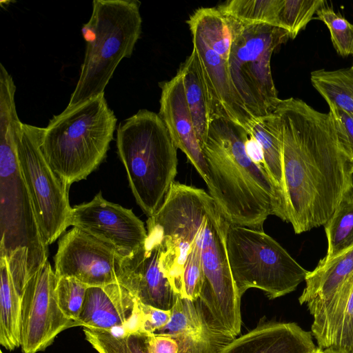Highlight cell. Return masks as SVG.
<instances>
[{
    "label": "cell",
    "instance_id": "obj_1",
    "mask_svg": "<svg viewBox=\"0 0 353 353\" xmlns=\"http://www.w3.org/2000/svg\"><path fill=\"white\" fill-rule=\"evenodd\" d=\"M283 170L288 222L296 234L324 225L353 185L351 163L332 118L299 99H281Z\"/></svg>",
    "mask_w": 353,
    "mask_h": 353
},
{
    "label": "cell",
    "instance_id": "obj_2",
    "mask_svg": "<svg viewBox=\"0 0 353 353\" xmlns=\"http://www.w3.org/2000/svg\"><path fill=\"white\" fill-rule=\"evenodd\" d=\"M246 130L229 120H211L201 148L208 194L231 225L262 230L270 215L288 222L287 207L265 170L248 155Z\"/></svg>",
    "mask_w": 353,
    "mask_h": 353
},
{
    "label": "cell",
    "instance_id": "obj_3",
    "mask_svg": "<svg viewBox=\"0 0 353 353\" xmlns=\"http://www.w3.org/2000/svg\"><path fill=\"white\" fill-rule=\"evenodd\" d=\"M19 120L14 98L0 100V258L5 259L19 294L48 261L33 203L16 152Z\"/></svg>",
    "mask_w": 353,
    "mask_h": 353
},
{
    "label": "cell",
    "instance_id": "obj_4",
    "mask_svg": "<svg viewBox=\"0 0 353 353\" xmlns=\"http://www.w3.org/2000/svg\"><path fill=\"white\" fill-rule=\"evenodd\" d=\"M117 120L103 94L66 107L43 128L41 150L68 188L86 179L104 160Z\"/></svg>",
    "mask_w": 353,
    "mask_h": 353
},
{
    "label": "cell",
    "instance_id": "obj_5",
    "mask_svg": "<svg viewBox=\"0 0 353 353\" xmlns=\"http://www.w3.org/2000/svg\"><path fill=\"white\" fill-rule=\"evenodd\" d=\"M117 146L137 203L150 217L174 182L178 148L159 114L148 110L119 125Z\"/></svg>",
    "mask_w": 353,
    "mask_h": 353
},
{
    "label": "cell",
    "instance_id": "obj_6",
    "mask_svg": "<svg viewBox=\"0 0 353 353\" xmlns=\"http://www.w3.org/2000/svg\"><path fill=\"white\" fill-rule=\"evenodd\" d=\"M141 2L94 0L81 32L86 42L79 78L67 107L104 94L119 63L130 57L141 33Z\"/></svg>",
    "mask_w": 353,
    "mask_h": 353
},
{
    "label": "cell",
    "instance_id": "obj_7",
    "mask_svg": "<svg viewBox=\"0 0 353 353\" xmlns=\"http://www.w3.org/2000/svg\"><path fill=\"white\" fill-rule=\"evenodd\" d=\"M226 249L241 297L250 288L274 299L296 290L309 271L263 230L229 224Z\"/></svg>",
    "mask_w": 353,
    "mask_h": 353
},
{
    "label": "cell",
    "instance_id": "obj_8",
    "mask_svg": "<svg viewBox=\"0 0 353 353\" xmlns=\"http://www.w3.org/2000/svg\"><path fill=\"white\" fill-rule=\"evenodd\" d=\"M229 223L209 194L198 232L204 282L198 303L208 322L236 338L241 332V299L232 276L226 249Z\"/></svg>",
    "mask_w": 353,
    "mask_h": 353
},
{
    "label": "cell",
    "instance_id": "obj_9",
    "mask_svg": "<svg viewBox=\"0 0 353 353\" xmlns=\"http://www.w3.org/2000/svg\"><path fill=\"white\" fill-rule=\"evenodd\" d=\"M288 39V32L279 27L240 23L228 70L237 94L254 119L273 112L281 100L272 79L270 60L276 48Z\"/></svg>",
    "mask_w": 353,
    "mask_h": 353
},
{
    "label": "cell",
    "instance_id": "obj_10",
    "mask_svg": "<svg viewBox=\"0 0 353 353\" xmlns=\"http://www.w3.org/2000/svg\"><path fill=\"white\" fill-rule=\"evenodd\" d=\"M43 128L22 123L16 135L19 166L30 192L47 245L68 227L72 207L68 188L53 171L41 150Z\"/></svg>",
    "mask_w": 353,
    "mask_h": 353
},
{
    "label": "cell",
    "instance_id": "obj_11",
    "mask_svg": "<svg viewBox=\"0 0 353 353\" xmlns=\"http://www.w3.org/2000/svg\"><path fill=\"white\" fill-rule=\"evenodd\" d=\"M57 277L48 261L28 280L21 294V347L23 353L46 350L62 331L79 326L60 309Z\"/></svg>",
    "mask_w": 353,
    "mask_h": 353
},
{
    "label": "cell",
    "instance_id": "obj_12",
    "mask_svg": "<svg viewBox=\"0 0 353 353\" xmlns=\"http://www.w3.org/2000/svg\"><path fill=\"white\" fill-rule=\"evenodd\" d=\"M68 225L113 248L121 257L134 254L148 238L143 221L131 209L107 201L101 192L72 208Z\"/></svg>",
    "mask_w": 353,
    "mask_h": 353
},
{
    "label": "cell",
    "instance_id": "obj_13",
    "mask_svg": "<svg viewBox=\"0 0 353 353\" xmlns=\"http://www.w3.org/2000/svg\"><path fill=\"white\" fill-rule=\"evenodd\" d=\"M122 257L110 245L73 228L58 243L54 256L58 278H73L88 287L117 283V272Z\"/></svg>",
    "mask_w": 353,
    "mask_h": 353
},
{
    "label": "cell",
    "instance_id": "obj_14",
    "mask_svg": "<svg viewBox=\"0 0 353 353\" xmlns=\"http://www.w3.org/2000/svg\"><path fill=\"white\" fill-rule=\"evenodd\" d=\"M161 254L159 243L148 236L145 243L134 254L121 259L117 272V283L141 303L170 310L179 294L162 268Z\"/></svg>",
    "mask_w": 353,
    "mask_h": 353
},
{
    "label": "cell",
    "instance_id": "obj_15",
    "mask_svg": "<svg viewBox=\"0 0 353 353\" xmlns=\"http://www.w3.org/2000/svg\"><path fill=\"white\" fill-rule=\"evenodd\" d=\"M191 34L192 52L201 73L211 120L227 119L243 127L248 132L254 119L233 85L228 61L210 49L197 33L191 32Z\"/></svg>",
    "mask_w": 353,
    "mask_h": 353
},
{
    "label": "cell",
    "instance_id": "obj_16",
    "mask_svg": "<svg viewBox=\"0 0 353 353\" xmlns=\"http://www.w3.org/2000/svg\"><path fill=\"white\" fill-rule=\"evenodd\" d=\"M139 312V301L119 283L88 287L78 324L95 330L134 331Z\"/></svg>",
    "mask_w": 353,
    "mask_h": 353
},
{
    "label": "cell",
    "instance_id": "obj_17",
    "mask_svg": "<svg viewBox=\"0 0 353 353\" xmlns=\"http://www.w3.org/2000/svg\"><path fill=\"white\" fill-rule=\"evenodd\" d=\"M168 323L154 334L169 335L178 344V353H220L235 338L213 327L199 304L178 296Z\"/></svg>",
    "mask_w": 353,
    "mask_h": 353
},
{
    "label": "cell",
    "instance_id": "obj_18",
    "mask_svg": "<svg viewBox=\"0 0 353 353\" xmlns=\"http://www.w3.org/2000/svg\"><path fill=\"white\" fill-rule=\"evenodd\" d=\"M160 87L159 115L176 147L186 155L206 183L207 165L196 135L180 72L178 70L170 80L161 83Z\"/></svg>",
    "mask_w": 353,
    "mask_h": 353
},
{
    "label": "cell",
    "instance_id": "obj_19",
    "mask_svg": "<svg viewBox=\"0 0 353 353\" xmlns=\"http://www.w3.org/2000/svg\"><path fill=\"white\" fill-rule=\"evenodd\" d=\"M316 347L312 332L296 323L261 321L220 353H313Z\"/></svg>",
    "mask_w": 353,
    "mask_h": 353
},
{
    "label": "cell",
    "instance_id": "obj_20",
    "mask_svg": "<svg viewBox=\"0 0 353 353\" xmlns=\"http://www.w3.org/2000/svg\"><path fill=\"white\" fill-rule=\"evenodd\" d=\"M312 318L311 332L319 347L353 353V274Z\"/></svg>",
    "mask_w": 353,
    "mask_h": 353
},
{
    "label": "cell",
    "instance_id": "obj_21",
    "mask_svg": "<svg viewBox=\"0 0 353 353\" xmlns=\"http://www.w3.org/2000/svg\"><path fill=\"white\" fill-rule=\"evenodd\" d=\"M353 274V247L330 259L323 258L308 272L305 287L299 298L312 316L323 307Z\"/></svg>",
    "mask_w": 353,
    "mask_h": 353
},
{
    "label": "cell",
    "instance_id": "obj_22",
    "mask_svg": "<svg viewBox=\"0 0 353 353\" xmlns=\"http://www.w3.org/2000/svg\"><path fill=\"white\" fill-rule=\"evenodd\" d=\"M190 32L197 33L206 45L228 62L241 22L216 8H200L187 20Z\"/></svg>",
    "mask_w": 353,
    "mask_h": 353
},
{
    "label": "cell",
    "instance_id": "obj_23",
    "mask_svg": "<svg viewBox=\"0 0 353 353\" xmlns=\"http://www.w3.org/2000/svg\"><path fill=\"white\" fill-rule=\"evenodd\" d=\"M248 133L260 144L263 154L264 168L287 207L279 116L273 111L264 117L254 119L250 125Z\"/></svg>",
    "mask_w": 353,
    "mask_h": 353
},
{
    "label": "cell",
    "instance_id": "obj_24",
    "mask_svg": "<svg viewBox=\"0 0 353 353\" xmlns=\"http://www.w3.org/2000/svg\"><path fill=\"white\" fill-rule=\"evenodd\" d=\"M0 343L13 350L21 347V296L3 258H0Z\"/></svg>",
    "mask_w": 353,
    "mask_h": 353
},
{
    "label": "cell",
    "instance_id": "obj_25",
    "mask_svg": "<svg viewBox=\"0 0 353 353\" xmlns=\"http://www.w3.org/2000/svg\"><path fill=\"white\" fill-rule=\"evenodd\" d=\"M185 94L194 130L202 148L211 121L208 101L201 73L194 52L181 65Z\"/></svg>",
    "mask_w": 353,
    "mask_h": 353
},
{
    "label": "cell",
    "instance_id": "obj_26",
    "mask_svg": "<svg viewBox=\"0 0 353 353\" xmlns=\"http://www.w3.org/2000/svg\"><path fill=\"white\" fill-rule=\"evenodd\" d=\"M313 87L329 106L336 107L353 117V69H321L311 72Z\"/></svg>",
    "mask_w": 353,
    "mask_h": 353
},
{
    "label": "cell",
    "instance_id": "obj_27",
    "mask_svg": "<svg viewBox=\"0 0 353 353\" xmlns=\"http://www.w3.org/2000/svg\"><path fill=\"white\" fill-rule=\"evenodd\" d=\"M324 228L328 245L324 258L334 257L353 247V185L345 191Z\"/></svg>",
    "mask_w": 353,
    "mask_h": 353
},
{
    "label": "cell",
    "instance_id": "obj_28",
    "mask_svg": "<svg viewBox=\"0 0 353 353\" xmlns=\"http://www.w3.org/2000/svg\"><path fill=\"white\" fill-rule=\"evenodd\" d=\"M121 330L103 331L83 327L85 339L99 353H150V333Z\"/></svg>",
    "mask_w": 353,
    "mask_h": 353
},
{
    "label": "cell",
    "instance_id": "obj_29",
    "mask_svg": "<svg viewBox=\"0 0 353 353\" xmlns=\"http://www.w3.org/2000/svg\"><path fill=\"white\" fill-rule=\"evenodd\" d=\"M283 0H231L217 8L244 24L266 23L277 27Z\"/></svg>",
    "mask_w": 353,
    "mask_h": 353
},
{
    "label": "cell",
    "instance_id": "obj_30",
    "mask_svg": "<svg viewBox=\"0 0 353 353\" xmlns=\"http://www.w3.org/2000/svg\"><path fill=\"white\" fill-rule=\"evenodd\" d=\"M324 4L323 0H283L277 27L286 30L294 39Z\"/></svg>",
    "mask_w": 353,
    "mask_h": 353
},
{
    "label": "cell",
    "instance_id": "obj_31",
    "mask_svg": "<svg viewBox=\"0 0 353 353\" xmlns=\"http://www.w3.org/2000/svg\"><path fill=\"white\" fill-rule=\"evenodd\" d=\"M316 14L329 29L331 41L338 54L343 57L353 55V24L325 6Z\"/></svg>",
    "mask_w": 353,
    "mask_h": 353
},
{
    "label": "cell",
    "instance_id": "obj_32",
    "mask_svg": "<svg viewBox=\"0 0 353 353\" xmlns=\"http://www.w3.org/2000/svg\"><path fill=\"white\" fill-rule=\"evenodd\" d=\"M88 288L73 278L60 277L57 280L56 294L58 305L68 318L77 323Z\"/></svg>",
    "mask_w": 353,
    "mask_h": 353
},
{
    "label": "cell",
    "instance_id": "obj_33",
    "mask_svg": "<svg viewBox=\"0 0 353 353\" xmlns=\"http://www.w3.org/2000/svg\"><path fill=\"white\" fill-rule=\"evenodd\" d=\"M329 108L339 143L351 163L353 170V117L336 107Z\"/></svg>",
    "mask_w": 353,
    "mask_h": 353
},
{
    "label": "cell",
    "instance_id": "obj_34",
    "mask_svg": "<svg viewBox=\"0 0 353 353\" xmlns=\"http://www.w3.org/2000/svg\"><path fill=\"white\" fill-rule=\"evenodd\" d=\"M139 314L138 331L154 333L157 330L165 326L170 320L172 312L152 306L146 305L139 302Z\"/></svg>",
    "mask_w": 353,
    "mask_h": 353
},
{
    "label": "cell",
    "instance_id": "obj_35",
    "mask_svg": "<svg viewBox=\"0 0 353 353\" xmlns=\"http://www.w3.org/2000/svg\"><path fill=\"white\" fill-rule=\"evenodd\" d=\"M176 340L169 335L152 333L149 339L150 353H178Z\"/></svg>",
    "mask_w": 353,
    "mask_h": 353
},
{
    "label": "cell",
    "instance_id": "obj_36",
    "mask_svg": "<svg viewBox=\"0 0 353 353\" xmlns=\"http://www.w3.org/2000/svg\"><path fill=\"white\" fill-rule=\"evenodd\" d=\"M245 145L247 154L250 159L256 164L264 168V159L262 149L256 139L253 136L248 134V138Z\"/></svg>",
    "mask_w": 353,
    "mask_h": 353
},
{
    "label": "cell",
    "instance_id": "obj_37",
    "mask_svg": "<svg viewBox=\"0 0 353 353\" xmlns=\"http://www.w3.org/2000/svg\"><path fill=\"white\" fill-rule=\"evenodd\" d=\"M325 353H349L343 350L325 349Z\"/></svg>",
    "mask_w": 353,
    "mask_h": 353
},
{
    "label": "cell",
    "instance_id": "obj_38",
    "mask_svg": "<svg viewBox=\"0 0 353 353\" xmlns=\"http://www.w3.org/2000/svg\"><path fill=\"white\" fill-rule=\"evenodd\" d=\"M313 353H325V350H323V349L317 347L316 350Z\"/></svg>",
    "mask_w": 353,
    "mask_h": 353
},
{
    "label": "cell",
    "instance_id": "obj_39",
    "mask_svg": "<svg viewBox=\"0 0 353 353\" xmlns=\"http://www.w3.org/2000/svg\"><path fill=\"white\" fill-rule=\"evenodd\" d=\"M351 68L353 69V65H352V66Z\"/></svg>",
    "mask_w": 353,
    "mask_h": 353
},
{
    "label": "cell",
    "instance_id": "obj_40",
    "mask_svg": "<svg viewBox=\"0 0 353 353\" xmlns=\"http://www.w3.org/2000/svg\"><path fill=\"white\" fill-rule=\"evenodd\" d=\"M0 353H3V352H2V351H1V352H0Z\"/></svg>",
    "mask_w": 353,
    "mask_h": 353
}]
</instances>
